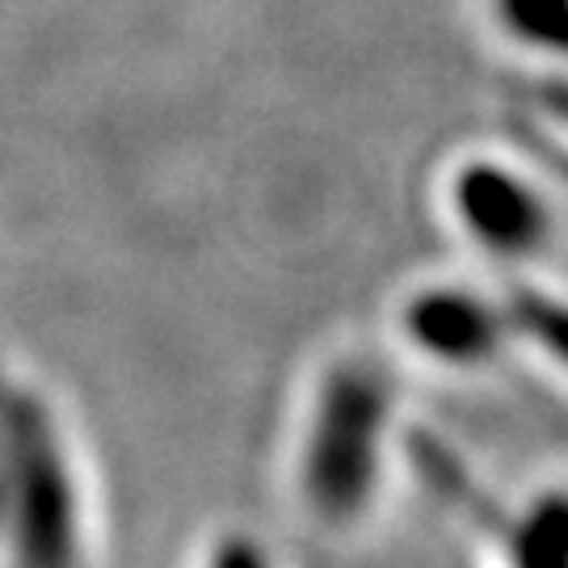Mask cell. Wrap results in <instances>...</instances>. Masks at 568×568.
<instances>
[{"instance_id":"4","label":"cell","mask_w":568,"mask_h":568,"mask_svg":"<svg viewBox=\"0 0 568 568\" xmlns=\"http://www.w3.org/2000/svg\"><path fill=\"white\" fill-rule=\"evenodd\" d=\"M392 358L471 379L514 358L509 342L506 283H485L476 274H422L396 291L387 312Z\"/></svg>"},{"instance_id":"2","label":"cell","mask_w":568,"mask_h":568,"mask_svg":"<svg viewBox=\"0 0 568 568\" xmlns=\"http://www.w3.org/2000/svg\"><path fill=\"white\" fill-rule=\"evenodd\" d=\"M102 497L63 392L0 345V568H98Z\"/></svg>"},{"instance_id":"3","label":"cell","mask_w":568,"mask_h":568,"mask_svg":"<svg viewBox=\"0 0 568 568\" xmlns=\"http://www.w3.org/2000/svg\"><path fill=\"white\" fill-rule=\"evenodd\" d=\"M434 211L459 248L497 274L539 270L560 241L556 190L501 148L455 152L438 169Z\"/></svg>"},{"instance_id":"5","label":"cell","mask_w":568,"mask_h":568,"mask_svg":"<svg viewBox=\"0 0 568 568\" xmlns=\"http://www.w3.org/2000/svg\"><path fill=\"white\" fill-rule=\"evenodd\" d=\"M408 471L455 514H471L485 568H568V497L560 480L530 488L518 501H493L464 476L447 443L408 434Z\"/></svg>"},{"instance_id":"6","label":"cell","mask_w":568,"mask_h":568,"mask_svg":"<svg viewBox=\"0 0 568 568\" xmlns=\"http://www.w3.org/2000/svg\"><path fill=\"white\" fill-rule=\"evenodd\" d=\"M185 568H291L283 544L244 518H224L194 539Z\"/></svg>"},{"instance_id":"7","label":"cell","mask_w":568,"mask_h":568,"mask_svg":"<svg viewBox=\"0 0 568 568\" xmlns=\"http://www.w3.org/2000/svg\"><path fill=\"white\" fill-rule=\"evenodd\" d=\"M493 21L509 47L530 55L565 51V0H493Z\"/></svg>"},{"instance_id":"1","label":"cell","mask_w":568,"mask_h":568,"mask_svg":"<svg viewBox=\"0 0 568 568\" xmlns=\"http://www.w3.org/2000/svg\"><path fill=\"white\" fill-rule=\"evenodd\" d=\"M400 366L384 345H325L295 387L283 429V497L328 544L363 539L379 523L408 464Z\"/></svg>"}]
</instances>
